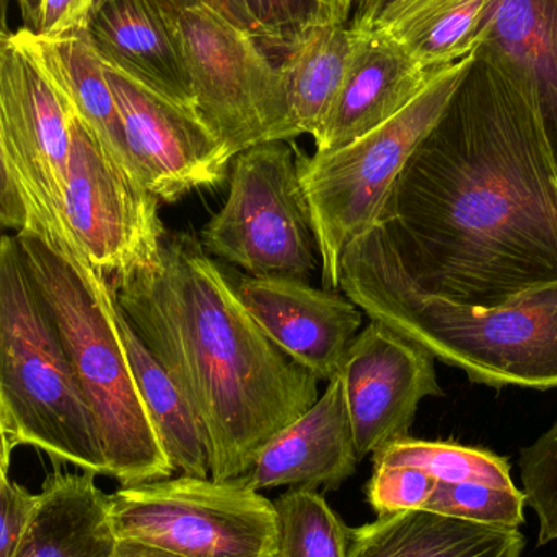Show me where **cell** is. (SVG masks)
Here are the masks:
<instances>
[{
  "mask_svg": "<svg viewBox=\"0 0 557 557\" xmlns=\"http://www.w3.org/2000/svg\"><path fill=\"white\" fill-rule=\"evenodd\" d=\"M117 323L137 386L173 473L211 478L205 429L185 392L150 352L120 307Z\"/></svg>",
  "mask_w": 557,
  "mask_h": 557,
  "instance_id": "cell-22",
  "label": "cell"
},
{
  "mask_svg": "<svg viewBox=\"0 0 557 557\" xmlns=\"http://www.w3.org/2000/svg\"><path fill=\"white\" fill-rule=\"evenodd\" d=\"M12 32L0 29V51L10 41ZM26 225V209L22 196L16 188L15 180L10 172L7 162L5 150H3L2 136H0V227L12 228L20 232Z\"/></svg>",
  "mask_w": 557,
  "mask_h": 557,
  "instance_id": "cell-33",
  "label": "cell"
},
{
  "mask_svg": "<svg viewBox=\"0 0 557 557\" xmlns=\"http://www.w3.org/2000/svg\"><path fill=\"white\" fill-rule=\"evenodd\" d=\"M15 2L18 5L20 13H22L23 28L36 32L42 0H15Z\"/></svg>",
  "mask_w": 557,
  "mask_h": 557,
  "instance_id": "cell-37",
  "label": "cell"
},
{
  "mask_svg": "<svg viewBox=\"0 0 557 557\" xmlns=\"http://www.w3.org/2000/svg\"><path fill=\"white\" fill-rule=\"evenodd\" d=\"M72 116L71 104L12 33L0 51V136L26 209L23 231L67 257L82 253L65 219Z\"/></svg>",
  "mask_w": 557,
  "mask_h": 557,
  "instance_id": "cell-10",
  "label": "cell"
},
{
  "mask_svg": "<svg viewBox=\"0 0 557 557\" xmlns=\"http://www.w3.org/2000/svg\"><path fill=\"white\" fill-rule=\"evenodd\" d=\"M12 0H0V29L10 32L9 29V9Z\"/></svg>",
  "mask_w": 557,
  "mask_h": 557,
  "instance_id": "cell-38",
  "label": "cell"
},
{
  "mask_svg": "<svg viewBox=\"0 0 557 557\" xmlns=\"http://www.w3.org/2000/svg\"><path fill=\"white\" fill-rule=\"evenodd\" d=\"M336 375L343 383L359 460L409 437L422 399L444 395L434 357L375 320L347 347Z\"/></svg>",
  "mask_w": 557,
  "mask_h": 557,
  "instance_id": "cell-13",
  "label": "cell"
},
{
  "mask_svg": "<svg viewBox=\"0 0 557 557\" xmlns=\"http://www.w3.org/2000/svg\"><path fill=\"white\" fill-rule=\"evenodd\" d=\"M527 504L539 517V545L557 542V421L520 451Z\"/></svg>",
  "mask_w": 557,
  "mask_h": 557,
  "instance_id": "cell-29",
  "label": "cell"
},
{
  "mask_svg": "<svg viewBox=\"0 0 557 557\" xmlns=\"http://www.w3.org/2000/svg\"><path fill=\"white\" fill-rule=\"evenodd\" d=\"M235 290L273 344L318 380L337 372L366 314L346 295L297 278L247 276Z\"/></svg>",
  "mask_w": 557,
  "mask_h": 557,
  "instance_id": "cell-14",
  "label": "cell"
},
{
  "mask_svg": "<svg viewBox=\"0 0 557 557\" xmlns=\"http://www.w3.org/2000/svg\"><path fill=\"white\" fill-rule=\"evenodd\" d=\"M159 206L74 113L65 219L88 263L108 282L156 267L166 235Z\"/></svg>",
  "mask_w": 557,
  "mask_h": 557,
  "instance_id": "cell-11",
  "label": "cell"
},
{
  "mask_svg": "<svg viewBox=\"0 0 557 557\" xmlns=\"http://www.w3.org/2000/svg\"><path fill=\"white\" fill-rule=\"evenodd\" d=\"M523 548L520 530L416 509L350 529L347 557H520Z\"/></svg>",
  "mask_w": 557,
  "mask_h": 557,
  "instance_id": "cell-19",
  "label": "cell"
},
{
  "mask_svg": "<svg viewBox=\"0 0 557 557\" xmlns=\"http://www.w3.org/2000/svg\"><path fill=\"white\" fill-rule=\"evenodd\" d=\"M84 33L104 67L195 110L175 16L163 0H97Z\"/></svg>",
  "mask_w": 557,
  "mask_h": 557,
  "instance_id": "cell-16",
  "label": "cell"
},
{
  "mask_svg": "<svg viewBox=\"0 0 557 557\" xmlns=\"http://www.w3.org/2000/svg\"><path fill=\"white\" fill-rule=\"evenodd\" d=\"M478 45L529 82L557 157V0H494Z\"/></svg>",
  "mask_w": 557,
  "mask_h": 557,
  "instance_id": "cell-21",
  "label": "cell"
},
{
  "mask_svg": "<svg viewBox=\"0 0 557 557\" xmlns=\"http://www.w3.org/2000/svg\"><path fill=\"white\" fill-rule=\"evenodd\" d=\"M29 277L51 313L97 429L108 476L121 486L172 478L117 323L110 282L84 253L65 257L33 232H16Z\"/></svg>",
  "mask_w": 557,
  "mask_h": 557,
  "instance_id": "cell-4",
  "label": "cell"
},
{
  "mask_svg": "<svg viewBox=\"0 0 557 557\" xmlns=\"http://www.w3.org/2000/svg\"><path fill=\"white\" fill-rule=\"evenodd\" d=\"M13 39L32 55L55 90L90 127L110 156L137 178L123 120L108 84L107 71L85 33L46 38L20 28L13 33Z\"/></svg>",
  "mask_w": 557,
  "mask_h": 557,
  "instance_id": "cell-20",
  "label": "cell"
},
{
  "mask_svg": "<svg viewBox=\"0 0 557 557\" xmlns=\"http://www.w3.org/2000/svg\"><path fill=\"white\" fill-rule=\"evenodd\" d=\"M110 285L131 326L195 408L212 480L245 476L320 398L317 376L263 333L195 235L166 234L156 267Z\"/></svg>",
  "mask_w": 557,
  "mask_h": 557,
  "instance_id": "cell-2",
  "label": "cell"
},
{
  "mask_svg": "<svg viewBox=\"0 0 557 557\" xmlns=\"http://www.w3.org/2000/svg\"><path fill=\"white\" fill-rule=\"evenodd\" d=\"M274 557H347L350 529L314 490L294 487L274 503Z\"/></svg>",
  "mask_w": 557,
  "mask_h": 557,
  "instance_id": "cell-27",
  "label": "cell"
},
{
  "mask_svg": "<svg viewBox=\"0 0 557 557\" xmlns=\"http://www.w3.org/2000/svg\"><path fill=\"white\" fill-rule=\"evenodd\" d=\"M405 0H359L352 28L356 32H373L382 28L389 15Z\"/></svg>",
  "mask_w": 557,
  "mask_h": 557,
  "instance_id": "cell-34",
  "label": "cell"
},
{
  "mask_svg": "<svg viewBox=\"0 0 557 557\" xmlns=\"http://www.w3.org/2000/svg\"><path fill=\"white\" fill-rule=\"evenodd\" d=\"M117 542L180 557H274V503L240 480L185 476L123 486L110 496Z\"/></svg>",
  "mask_w": 557,
  "mask_h": 557,
  "instance_id": "cell-7",
  "label": "cell"
},
{
  "mask_svg": "<svg viewBox=\"0 0 557 557\" xmlns=\"http://www.w3.org/2000/svg\"><path fill=\"white\" fill-rule=\"evenodd\" d=\"M339 288L380 321L481 385L557 388V284L503 307L455 304L419 287L382 225L347 247Z\"/></svg>",
  "mask_w": 557,
  "mask_h": 557,
  "instance_id": "cell-3",
  "label": "cell"
},
{
  "mask_svg": "<svg viewBox=\"0 0 557 557\" xmlns=\"http://www.w3.org/2000/svg\"><path fill=\"white\" fill-rule=\"evenodd\" d=\"M16 447L18 444H16L15 431L0 396V470H10V461Z\"/></svg>",
  "mask_w": 557,
  "mask_h": 557,
  "instance_id": "cell-35",
  "label": "cell"
},
{
  "mask_svg": "<svg viewBox=\"0 0 557 557\" xmlns=\"http://www.w3.org/2000/svg\"><path fill=\"white\" fill-rule=\"evenodd\" d=\"M437 481L416 468L398 465H373L369 484V503L376 516L424 509Z\"/></svg>",
  "mask_w": 557,
  "mask_h": 557,
  "instance_id": "cell-30",
  "label": "cell"
},
{
  "mask_svg": "<svg viewBox=\"0 0 557 557\" xmlns=\"http://www.w3.org/2000/svg\"><path fill=\"white\" fill-rule=\"evenodd\" d=\"M494 0H405L383 33L419 64L442 69L473 52Z\"/></svg>",
  "mask_w": 557,
  "mask_h": 557,
  "instance_id": "cell-25",
  "label": "cell"
},
{
  "mask_svg": "<svg viewBox=\"0 0 557 557\" xmlns=\"http://www.w3.org/2000/svg\"><path fill=\"white\" fill-rule=\"evenodd\" d=\"M444 69L419 64L382 29L356 32L343 84L313 136L317 153L333 152L382 126Z\"/></svg>",
  "mask_w": 557,
  "mask_h": 557,
  "instance_id": "cell-15",
  "label": "cell"
},
{
  "mask_svg": "<svg viewBox=\"0 0 557 557\" xmlns=\"http://www.w3.org/2000/svg\"><path fill=\"white\" fill-rule=\"evenodd\" d=\"M9 471L0 470V557L15 556L38 499L10 480Z\"/></svg>",
  "mask_w": 557,
  "mask_h": 557,
  "instance_id": "cell-31",
  "label": "cell"
},
{
  "mask_svg": "<svg viewBox=\"0 0 557 557\" xmlns=\"http://www.w3.org/2000/svg\"><path fill=\"white\" fill-rule=\"evenodd\" d=\"M354 39L350 26H321L278 64L287 107L282 140L320 129L346 75Z\"/></svg>",
  "mask_w": 557,
  "mask_h": 557,
  "instance_id": "cell-23",
  "label": "cell"
},
{
  "mask_svg": "<svg viewBox=\"0 0 557 557\" xmlns=\"http://www.w3.org/2000/svg\"><path fill=\"white\" fill-rule=\"evenodd\" d=\"M172 9L202 7L250 36L281 64L321 26L346 25L354 0H163Z\"/></svg>",
  "mask_w": 557,
  "mask_h": 557,
  "instance_id": "cell-24",
  "label": "cell"
},
{
  "mask_svg": "<svg viewBox=\"0 0 557 557\" xmlns=\"http://www.w3.org/2000/svg\"><path fill=\"white\" fill-rule=\"evenodd\" d=\"M97 0H42L35 35L46 38L84 32L88 13Z\"/></svg>",
  "mask_w": 557,
  "mask_h": 557,
  "instance_id": "cell-32",
  "label": "cell"
},
{
  "mask_svg": "<svg viewBox=\"0 0 557 557\" xmlns=\"http://www.w3.org/2000/svg\"><path fill=\"white\" fill-rule=\"evenodd\" d=\"M95 476L59 467L48 474L13 557H114L110 496Z\"/></svg>",
  "mask_w": 557,
  "mask_h": 557,
  "instance_id": "cell-18",
  "label": "cell"
},
{
  "mask_svg": "<svg viewBox=\"0 0 557 557\" xmlns=\"http://www.w3.org/2000/svg\"><path fill=\"white\" fill-rule=\"evenodd\" d=\"M359 461L343 383L334 373L318 401L276 435L238 480L253 491L337 490Z\"/></svg>",
  "mask_w": 557,
  "mask_h": 557,
  "instance_id": "cell-17",
  "label": "cell"
},
{
  "mask_svg": "<svg viewBox=\"0 0 557 557\" xmlns=\"http://www.w3.org/2000/svg\"><path fill=\"white\" fill-rule=\"evenodd\" d=\"M373 465H398L431 474L438 483H483L513 487L510 465L506 458L447 442H425L405 437L373 455Z\"/></svg>",
  "mask_w": 557,
  "mask_h": 557,
  "instance_id": "cell-26",
  "label": "cell"
},
{
  "mask_svg": "<svg viewBox=\"0 0 557 557\" xmlns=\"http://www.w3.org/2000/svg\"><path fill=\"white\" fill-rule=\"evenodd\" d=\"M2 237H3V234H2V232H0V240H2Z\"/></svg>",
  "mask_w": 557,
  "mask_h": 557,
  "instance_id": "cell-39",
  "label": "cell"
},
{
  "mask_svg": "<svg viewBox=\"0 0 557 557\" xmlns=\"http://www.w3.org/2000/svg\"><path fill=\"white\" fill-rule=\"evenodd\" d=\"M114 557H180L136 542H117Z\"/></svg>",
  "mask_w": 557,
  "mask_h": 557,
  "instance_id": "cell-36",
  "label": "cell"
},
{
  "mask_svg": "<svg viewBox=\"0 0 557 557\" xmlns=\"http://www.w3.org/2000/svg\"><path fill=\"white\" fill-rule=\"evenodd\" d=\"M0 396L16 444L108 476L90 409L16 237L0 240Z\"/></svg>",
  "mask_w": 557,
  "mask_h": 557,
  "instance_id": "cell-5",
  "label": "cell"
},
{
  "mask_svg": "<svg viewBox=\"0 0 557 557\" xmlns=\"http://www.w3.org/2000/svg\"><path fill=\"white\" fill-rule=\"evenodd\" d=\"M199 242L206 253L248 276L308 282L320 257L297 157L285 140L257 144L234 157L227 201Z\"/></svg>",
  "mask_w": 557,
  "mask_h": 557,
  "instance_id": "cell-8",
  "label": "cell"
},
{
  "mask_svg": "<svg viewBox=\"0 0 557 557\" xmlns=\"http://www.w3.org/2000/svg\"><path fill=\"white\" fill-rule=\"evenodd\" d=\"M139 182L159 201H180L225 180L234 157L191 108L104 67Z\"/></svg>",
  "mask_w": 557,
  "mask_h": 557,
  "instance_id": "cell-12",
  "label": "cell"
},
{
  "mask_svg": "<svg viewBox=\"0 0 557 557\" xmlns=\"http://www.w3.org/2000/svg\"><path fill=\"white\" fill-rule=\"evenodd\" d=\"M525 494L516 486L437 481L424 509L481 525L520 530L525 522Z\"/></svg>",
  "mask_w": 557,
  "mask_h": 557,
  "instance_id": "cell-28",
  "label": "cell"
},
{
  "mask_svg": "<svg viewBox=\"0 0 557 557\" xmlns=\"http://www.w3.org/2000/svg\"><path fill=\"white\" fill-rule=\"evenodd\" d=\"M173 10L193 103L232 157L282 140L287 107L281 71L240 29L202 7Z\"/></svg>",
  "mask_w": 557,
  "mask_h": 557,
  "instance_id": "cell-9",
  "label": "cell"
},
{
  "mask_svg": "<svg viewBox=\"0 0 557 557\" xmlns=\"http://www.w3.org/2000/svg\"><path fill=\"white\" fill-rule=\"evenodd\" d=\"M471 59L473 52L447 65L405 110L366 136L333 152L295 156L326 290L339 288L344 251L379 224L396 180L437 123Z\"/></svg>",
  "mask_w": 557,
  "mask_h": 557,
  "instance_id": "cell-6",
  "label": "cell"
},
{
  "mask_svg": "<svg viewBox=\"0 0 557 557\" xmlns=\"http://www.w3.org/2000/svg\"><path fill=\"white\" fill-rule=\"evenodd\" d=\"M379 224L412 281L470 307L557 284V157L535 91L478 45Z\"/></svg>",
  "mask_w": 557,
  "mask_h": 557,
  "instance_id": "cell-1",
  "label": "cell"
}]
</instances>
